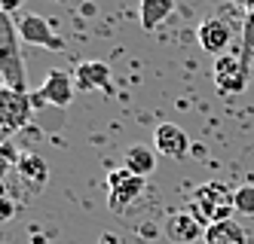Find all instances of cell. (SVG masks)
I'll return each instance as SVG.
<instances>
[{"instance_id":"1","label":"cell","mask_w":254,"mask_h":244,"mask_svg":"<svg viewBox=\"0 0 254 244\" xmlns=\"http://www.w3.org/2000/svg\"><path fill=\"white\" fill-rule=\"evenodd\" d=\"M0 80H3L9 89L28 92L19 22H12V15H6V12H0Z\"/></svg>"},{"instance_id":"2","label":"cell","mask_w":254,"mask_h":244,"mask_svg":"<svg viewBox=\"0 0 254 244\" xmlns=\"http://www.w3.org/2000/svg\"><path fill=\"white\" fill-rule=\"evenodd\" d=\"M187 208L196 214V220L208 229L211 223H221V220H230L236 214V204H233V190L217 180H208L202 186H196L193 195H190V204Z\"/></svg>"},{"instance_id":"3","label":"cell","mask_w":254,"mask_h":244,"mask_svg":"<svg viewBox=\"0 0 254 244\" xmlns=\"http://www.w3.org/2000/svg\"><path fill=\"white\" fill-rule=\"evenodd\" d=\"M214 89L221 95H242L245 86H248V77H251V64H245V58L239 52H227V55H217L214 61Z\"/></svg>"},{"instance_id":"4","label":"cell","mask_w":254,"mask_h":244,"mask_svg":"<svg viewBox=\"0 0 254 244\" xmlns=\"http://www.w3.org/2000/svg\"><path fill=\"white\" fill-rule=\"evenodd\" d=\"M31 113H34V101H31L28 92L9 89L0 80V128L19 131L31 122Z\"/></svg>"},{"instance_id":"5","label":"cell","mask_w":254,"mask_h":244,"mask_svg":"<svg viewBox=\"0 0 254 244\" xmlns=\"http://www.w3.org/2000/svg\"><path fill=\"white\" fill-rule=\"evenodd\" d=\"M141 190H144V177L132 174L129 168L107 171V204H111L114 214H123L141 195Z\"/></svg>"},{"instance_id":"6","label":"cell","mask_w":254,"mask_h":244,"mask_svg":"<svg viewBox=\"0 0 254 244\" xmlns=\"http://www.w3.org/2000/svg\"><path fill=\"white\" fill-rule=\"evenodd\" d=\"M34 104H52V107H67L74 101V77L64 70H49L43 86L31 95Z\"/></svg>"},{"instance_id":"7","label":"cell","mask_w":254,"mask_h":244,"mask_svg":"<svg viewBox=\"0 0 254 244\" xmlns=\"http://www.w3.org/2000/svg\"><path fill=\"white\" fill-rule=\"evenodd\" d=\"M19 37L28 46H40V49H49V52H64V40L40 15H22L19 18Z\"/></svg>"},{"instance_id":"8","label":"cell","mask_w":254,"mask_h":244,"mask_svg":"<svg viewBox=\"0 0 254 244\" xmlns=\"http://www.w3.org/2000/svg\"><path fill=\"white\" fill-rule=\"evenodd\" d=\"M162 229H166V238L175 244H193L196 238H205V226L196 220V214L190 208L172 211L166 217V223H162Z\"/></svg>"},{"instance_id":"9","label":"cell","mask_w":254,"mask_h":244,"mask_svg":"<svg viewBox=\"0 0 254 244\" xmlns=\"http://www.w3.org/2000/svg\"><path fill=\"white\" fill-rule=\"evenodd\" d=\"M196 40H199V46H202L205 52H211V55H227V49L233 43V28H230V22H224V18L208 15V18L199 22Z\"/></svg>"},{"instance_id":"10","label":"cell","mask_w":254,"mask_h":244,"mask_svg":"<svg viewBox=\"0 0 254 244\" xmlns=\"http://www.w3.org/2000/svg\"><path fill=\"white\" fill-rule=\"evenodd\" d=\"M153 146H156V153L166 156V159H187V153H190V138H187V131L181 128V125L162 122L153 131Z\"/></svg>"},{"instance_id":"11","label":"cell","mask_w":254,"mask_h":244,"mask_svg":"<svg viewBox=\"0 0 254 244\" xmlns=\"http://www.w3.org/2000/svg\"><path fill=\"white\" fill-rule=\"evenodd\" d=\"M74 86L83 92H104L111 95L114 92V77H111V67L104 61H83L74 70Z\"/></svg>"},{"instance_id":"12","label":"cell","mask_w":254,"mask_h":244,"mask_svg":"<svg viewBox=\"0 0 254 244\" xmlns=\"http://www.w3.org/2000/svg\"><path fill=\"white\" fill-rule=\"evenodd\" d=\"M123 168H129V171L138 174V177H150V174L156 171V146H147V144H132V146H126Z\"/></svg>"},{"instance_id":"13","label":"cell","mask_w":254,"mask_h":244,"mask_svg":"<svg viewBox=\"0 0 254 244\" xmlns=\"http://www.w3.org/2000/svg\"><path fill=\"white\" fill-rule=\"evenodd\" d=\"M205 244H248V232L239 220H221L205 229Z\"/></svg>"},{"instance_id":"14","label":"cell","mask_w":254,"mask_h":244,"mask_svg":"<svg viewBox=\"0 0 254 244\" xmlns=\"http://www.w3.org/2000/svg\"><path fill=\"white\" fill-rule=\"evenodd\" d=\"M175 9V0H141L138 6V18L144 31H156Z\"/></svg>"},{"instance_id":"15","label":"cell","mask_w":254,"mask_h":244,"mask_svg":"<svg viewBox=\"0 0 254 244\" xmlns=\"http://www.w3.org/2000/svg\"><path fill=\"white\" fill-rule=\"evenodd\" d=\"M19 174L22 180H28L31 186H43L46 183V177H49V168H46V162L37 156V153H22V159H19Z\"/></svg>"},{"instance_id":"16","label":"cell","mask_w":254,"mask_h":244,"mask_svg":"<svg viewBox=\"0 0 254 244\" xmlns=\"http://www.w3.org/2000/svg\"><path fill=\"white\" fill-rule=\"evenodd\" d=\"M242 58L245 64H251V55H254V0H245L242 3Z\"/></svg>"},{"instance_id":"17","label":"cell","mask_w":254,"mask_h":244,"mask_svg":"<svg viewBox=\"0 0 254 244\" xmlns=\"http://www.w3.org/2000/svg\"><path fill=\"white\" fill-rule=\"evenodd\" d=\"M19 159H22V153L15 149L12 141L0 144V186L6 183V177H9L12 171H19Z\"/></svg>"},{"instance_id":"18","label":"cell","mask_w":254,"mask_h":244,"mask_svg":"<svg viewBox=\"0 0 254 244\" xmlns=\"http://www.w3.org/2000/svg\"><path fill=\"white\" fill-rule=\"evenodd\" d=\"M233 204H236V214L254 217V186L245 183V186H239V190H233Z\"/></svg>"},{"instance_id":"19","label":"cell","mask_w":254,"mask_h":244,"mask_svg":"<svg viewBox=\"0 0 254 244\" xmlns=\"http://www.w3.org/2000/svg\"><path fill=\"white\" fill-rule=\"evenodd\" d=\"M12 214H15V201L9 198V193L0 186V223H6V220H12Z\"/></svg>"},{"instance_id":"20","label":"cell","mask_w":254,"mask_h":244,"mask_svg":"<svg viewBox=\"0 0 254 244\" xmlns=\"http://www.w3.org/2000/svg\"><path fill=\"white\" fill-rule=\"evenodd\" d=\"M19 6H22V0H0V12H6V15H12Z\"/></svg>"},{"instance_id":"21","label":"cell","mask_w":254,"mask_h":244,"mask_svg":"<svg viewBox=\"0 0 254 244\" xmlns=\"http://www.w3.org/2000/svg\"><path fill=\"white\" fill-rule=\"evenodd\" d=\"M9 135H12V131H6V128H0V144H6V141H9Z\"/></svg>"}]
</instances>
